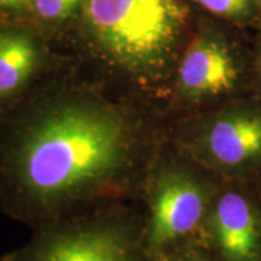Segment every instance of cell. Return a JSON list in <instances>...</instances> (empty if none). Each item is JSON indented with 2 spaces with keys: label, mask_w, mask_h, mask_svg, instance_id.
Instances as JSON below:
<instances>
[{
  "label": "cell",
  "mask_w": 261,
  "mask_h": 261,
  "mask_svg": "<svg viewBox=\"0 0 261 261\" xmlns=\"http://www.w3.org/2000/svg\"><path fill=\"white\" fill-rule=\"evenodd\" d=\"M154 127L86 94L40 102L0 126V203L34 226L121 202L156 158Z\"/></svg>",
  "instance_id": "obj_1"
},
{
  "label": "cell",
  "mask_w": 261,
  "mask_h": 261,
  "mask_svg": "<svg viewBox=\"0 0 261 261\" xmlns=\"http://www.w3.org/2000/svg\"><path fill=\"white\" fill-rule=\"evenodd\" d=\"M85 24L99 56L154 96L173 94L192 37L187 0H84Z\"/></svg>",
  "instance_id": "obj_2"
},
{
  "label": "cell",
  "mask_w": 261,
  "mask_h": 261,
  "mask_svg": "<svg viewBox=\"0 0 261 261\" xmlns=\"http://www.w3.org/2000/svg\"><path fill=\"white\" fill-rule=\"evenodd\" d=\"M144 224L113 202L37 226L23 247L2 261H150Z\"/></svg>",
  "instance_id": "obj_3"
},
{
  "label": "cell",
  "mask_w": 261,
  "mask_h": 261,
  "mask_svg": "<svg viewBox=\"0 0 261 261\" xmlns=\"http://www.w3.org/2000/svg\"><path fill=\"white\" fill-rule=\"evenodd\" d=\"M148 205L144 247L152 261L190 242L202 226L215 192L187 163L156 155L143 184Z\"/></svg>",
  "instance_id": "obj_4"
},
{
  "label": "cell",
  "mask_w": 261,
  "mask_h": 261,
  "mask_svg": "<svg viewBox=\"0 0 261 261\" xmlns=\"http://www.w3.org/2000/svg\"><path fill=\"white\" fill-rule=\"evenodd\" d=\"M250 65L240 35L217 24L200 25L182 51L172 97L185 109L233 102L249 80Z\"/></svg>",
  "instance_id": "obj_5"
},
{
  "label": "cell",
  "mask_w": 261,
  "mask_h": 261,
  "mask_svg": "<svg viewBox=\"0 0 261 261\" xmlns=\"http://www.w3.org/2000/svg\"><path fill=\"white\" fill-rule=\"evenodd\" d=\"M178 146L196 165L227 178L261 167V106L230 102L178 135Z\"/></svg>",
  "instance_id": "obj_6"
},
{
  "label": "cell",
  "mask_w": 261,
  "mask_h": 261,
  "mask_svg": "<svg viewBox=\"0 0 261 261\" xmlns=\"http://www.w3.org/2000/svg\"><path fill=\"white\" fill-rule=\"evenodd\" d=\"M201 232L218 261H261V210L241 189L215 192Z\"/></svg>",
  "instance_id": "obj_7"
},
{
  "label": "cell",
  "mask_w": 261,
  "mask_h": 261,
  "mask_svg": "<svg viewBox=\"0 0 261 261\" xmlns=\"http://www.w3.org/2000/svg\"><path fill=\"white\" fill-rule=\"evenodd\" d=\"M35 42L24 33L0 34V99L17 92L38 64Z\"/></svg>",
  "instance_id": "obj_8"
},
{
  "label": "cell",
  "mask_w": 261,
  "mask_h": 261,
  "mask_svg": "<svg viewBox=\"0 0 261 261\" xmlns=\"http://www.w3.org/2000/svg\"><path fill=\"white\" fill-rule=\"evenodd\" d=\"M194 3L237 29H261L255 0H194Z\"/></svg>",
  "instance_id": "obj_9"
},
{
  "label": "cell",
  "mask_w": 261,
  "mask_h": 261,
  "mask_svg": "<svg viewBox=\"0 0 261 261\" xmlns=\"http://www.w3.org/2000/svg\"><path fill=\"white\" fill-rule=\"evenodd\" d=\"M81 0H34L35 10L41 18L62 21L73 14Z\"/></svg>",
  "instance_id": "obj_10"
},
{
  "label": "cell",
  "mask_w": 261,
  "mask_h": 261,
  "mask_svg": "<svg viewBox=\"0 0 261 261\" xmlns=\"http://www.w3.org/2000/svg\"><path fill=\"white\" fill-rule=\"evenodd\" d=\"M152 261H213L203 243L192 240Z\"/></svg>",
  "instance_id": "obj_11"
},
{
  "label": "cell",
  "mask_w": 261,
  "mask_h": 261,
  "mask_svg": "<svg viewBox=\"0 0 261 261\" xmlns=\"http://www.w3.org/2000/svg\"><path fill=\"white\" fill-rule=\"evenodd\" d=\"M29 0H0V6L3 8H22Z\"/></svg>",
  "instance_id": "obj_12"
},
{
  "label": "cell",
  "mask_w": 261,
  "mask_h": 261,
  "mask_svg": "<svg viewBox=\"0 0 261 261\" xmlns=\"http://www.w3.org/2000/svg\"><path fill=\"white\" fill-rule=\"evenodd\" d=\"M255 71H256L257 80H259V84L261 87V50L259 52V55H257V58L255 61Z\"/></svg>",
  "instance_id": "obj_13"
},
{
  "label": "cell",
  "mask_w": 261,
  "mask_h": 261,
  "mask_svg": "<svg viewBox=\"0 0 261 261\" xmlns=\"http://www.w3.org/2000/svg\"><path fill=\"white\" fill-rule=\"evenodd\" d=\"M255 4H256V6H257V11H259L260 21H261V0H255Z\"/></svg>",
  "instance_id": "obj_14"
}]
</instances>
